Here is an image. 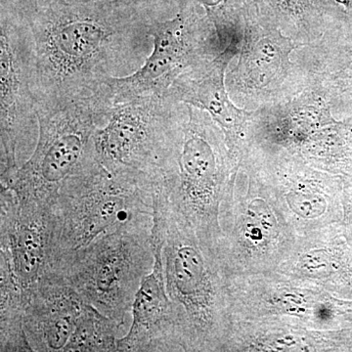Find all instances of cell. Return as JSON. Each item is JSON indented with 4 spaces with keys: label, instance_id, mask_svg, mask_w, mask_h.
Returning <instances> with one entry per match:
<instances>
[{
    "label": "cell",
    "instance_id": "1",
    "mask_svg": "<svg viewBox=\"0 0 352 352\" xmlns=\"http://www.w3.org/2000/svg\"><path fill=\"white\" fill-rule=\"evenodd\" d=\"M0 1L27 28L38 107L94 94L109 78L138 71L149 55L152 22L132 11L54 0Z\"/></svg>",
    "mask_w": 352,
    "mask_h": 352
},
{
    "label": "cell",
    "instance_id": "2",
    "mask_svg": "<svg viewBox=\"0 0 352 352\" xmlns=\"http://www.w3.org/2000/svg\"><path fill=\"white\" fill-rule=\"evenodd\" d=\"M156 184L142 173L108 170L95 157L65 183L48 208V263L104 234L152 223Z\"/></svg>",
    "mask_w": 352,
    "mask_h": 352
},
{
    "label": "cell",
    "instance_id": "3",
    "mask_svg": "<svg viewBox=\"0 0 352 352\" xmlns=\"http://www.w3.org/2000/svg\"><path fill=\"white\" fill-rule=\"evenodd\" d=\"M113 106L104 83L94 94L38 107V144L17 170L0 179V189L48 210L65 183L96 157L94 135Z\"/></svg>",
    "mask_w": 352,
    "mask_h": 352
},
{
    "label": "cell",
    "instance_id": "4",
    "mask_svg": "<svg viewBox=\"0 0 352 352\" xmlns=\"http://www.w3.org/2000/svg\"><path fill=\"white\" fill-rule=\"evenodd\" d=\"M152 223L104 234L82 249L53 258L46 271L63 277L85 302L124 324L154 264Z\"/></svg>",
    "mask_w": 352,
    "mask_h": 352
},
{
    "label": "cell",
    "instance_id": "5",
    "mask_svg": "<svg viewBox=\"0 0 352 352\" xmlns=\"http://www.w3.org/2000/svg\"><path fill=\"white\" fill-rule=\"evenodd\" d=\"M0 133L1 179L31 157L39 134L27 28L3 1H0Z\"/></svg>",
    "mask_w": 352,
    "mask_h": 352
},
{
    "label": "cell",
    "instance_id": "6",
    "mask_svg": "<svg viewBox=\"0 0 352 352\" xmlns=\"http://www.w3.org/2000/svg\"><path fill=\"white\" fill-rule=\"evenodd\" d=\"M173 99L150 96L113 104L107 122L95 132L99 162L108 170L163 177L175 142Z\"/></svg>",
    "mask_w": 352,
    "mask_h": 352
},
{
    "label": "cell",
    "instance_id": "7",
    "mask_svg": "<svg viewBox=\"0 0 352 352\" xmlns=\"http://www.w3.org/2000/svg\"><path fill=\"white\" fill-rule=\"evenodd\" d=\"M201 20L196 6L180 1L173 19L156 21L150 25L151 54L131 75L110 78L105 85L113 104L150 96H164L176 74L189 65L198 50Z\"/></svg>",
    "mask_w": 352,
    "mask_h": 352
},
{
    "label": "cell",
    "instance_id": "8",
    "mask_svg": "<svg viewBox=\"0 0 352 352\" xmlns=\"http://www.w3.org/2000/svg\"><path fill=\"white\" fill-rule=\"evenodd\" d=\"M48 249V210L0 189V271L25 292L47 270Z\"/></svg>",
    "mask_w": 352,
    "mask_h": 352
},
{
    "label": "cell",
    "instance_id": "9",
    "mask_svg": "<svg viewBox=\"0 0 352 352\" xmlns=\"http://www.w3.org/2000/svg\"><path fill=\"white\" fill-rule=\"evenodd\" d=\"M24 300V328L32 351L64 352L87 302L51 271L25 289Z\"/></svg>",
    "mask_w": 352,
    "mask_h": 352
},
{
    "label": "cell",
    "instance_id": "10",
    "mask_svg": "<svg viewBox=\"0 0 352 352\" xmlns=\"http://www.w3.org/2000/svg\"><path fill=\"white\" fill-rule=\"evenodd\" d=\"M152 247L154 264L136 293L131 327L118 340V351H171L177 342V316L166 293L161 243L152 237Z\"/></svg>",
    "mask_w": 352,
    "mask_h": 352
},
{
    "label": "cell",
    "instance_id": "11",
    "mask_svg": "<svg viewBox=\"0 0 352 352\" xmlns=\"http://www.w3.org/2000/svg\"><path fill=\"white\" fill-rule=\"evenodd\" d=\"M122 326L85 302L64 352L118 351V333Z\"/></svg>",
    "mask_w": 352,
    "mask_h": 352
},
{
    "label": "cell",
    "instance_id": "12",
    "mask_svg": "<svg viewBox=\"0 0 352 352\" xmlns=\"http://www.w3.org/2000/svg\"><path fill=\"white\" fill-rule=\"evenodd\" d=\"M0 351H32L24 328V291L0 273Z\"/></svg>",
    "mask_w": 352,
    "mask_h": 352
},
{
    "label": "cell",
    "instance_id": "13",
    "mask_svg": "<svg viewBox=\"0 0 352 352\" xmlns=\"http://www.w3.org/2000/svg\"><path fill=\"white\" fill-rule=\"evenodd\" d=\"M71 4H100L138 13L150 22L166 20L171 0H54Z\"/></svg>",
    "mask_w": 352,
    "mask_h": 352
},
{
    "label": "cell",
    "instance_id": "14",
    "mask_svg": "<svg viewBox=\"0 0 352 352\" xmlns=\"http://www.w3.org/2000/svg\"><path fill=\"white\" fill-rule=\"evenodd\" d=\"M199 2L207 9L210 17L215 20L221 19L226 12L229 0H198Z\"/></svg>",
    "mask_w": 352,
    "mask_h": 352
}]
</instances>
